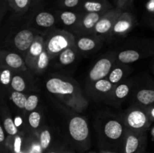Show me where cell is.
<instances>
[{"mask_svg":"<svg viewBox=\"0 0 154 153\" xmlns=\"http://www.w3.org/2000/svg\"><path fill=\"white\" fill-rule=\"evenodd\" d=\"M45 87L66 107L73 112L81 113L88 107V100L79 84L69 76L51 75L47 79Z\"/></svg>","mask_w":154,"mask_h":153,"instance_id":"obj_1","label":"cell"},{"mask_svg":"<svg viewBox=\"0 0 154 153\" xmlns=\"http://www.w3.org/2000/svg\"><path fill=\"white\" fill-rule=\"evenodd\" d=\"M68 132L72 144L78 149H88L90 146V134L86 118L81 116L71 117L68 124Z\"/></svg>","mask_w":154,"mask_h":153,"instance_id":"obj_2","label":"cell"},{"mask_svg":"<svg viewBox=\"0 0 154 153\" xmlns=\"http://www.w3.org/2000/svg\"><path fill=\"white\" fill-rule=\"evenodd\" d=\"M126 130L132 132H147L151 125L144 107L132 104L122 116Z\"/></svg>","mask_w":154,"mask_h":153,"instance_id":"obj_3","label":"cell"},{"mask_svg":"<svg viewBox=\"0 0 154 153\" xmlns=\"http://www.w3.org/2000/svg\"><path fill=\"white\" fill-rule=\"evenodd\" d=\"M75 34L67 30L51 31L45 38V50L53 58L58 56L63 50L75 44Z\"/></svg>","mask_w":154,"mask_h":153,"instance_id":"obj_4","label":"cell"},{"mask_svg":"<svg viewBox=\"0 0 154 153\" xmlns=\"http://www.w3.org/2000/svg\"><path fill=\"white\" fill-rule=\"evenodd\" d=\"M126 128L122 117H108L105 121L101 128L102 138L111 146H123V142L126 135Z\"/></svg>","mask_w":154,"mask_h":153,"instance_id":"obj_5","label":"cell"},{"mask_svg":"<svg viewBox=\"0 0 154 153\" xmlns=\"http://www.w3.org/2000/svg\"><path fill=\"white\" fill-rule=\"evenodd\" d=\"M116 63V52H109L102 56L93 64L87 77V86L99 80L107 78Z\"/></svg>","mask_w":154,"mask_h":153,"instance_id":"obj_6","label":"cell"},{"mask_svg":"<svg viewBox=\"0 0 154 153\" xmlns=\"http://www.w3.org/2000/svg\"><path fill=\"white\" fill-rule=\"evenodd\" d=\"M123 11L115 7L105 12L96 25L92 34L102 38L104 40L110 38L114 24Z\"/></svg>","mask_w":154,"mask_h":153,"instance_id":"obj_7","label":"cell"},{"mask_svg":"<svg viewBox=\"0 0 154 153\" xmlns=\"http://www.w3.org/2000/svg\"><path fill=\"white\" fill-rule=\"evenodd\" d=\"M147 132L127 130L122 146V153H145Z\"/></svg>","mask_w":154,"mask_h":153,"instance_id":"obj_8","label":"cell"},{"mask_svg":"<svg viewBox=\"0 0 154 153\" xmlns=\"http://www.w3.org/2000/svg\"><path fill=\"white\" fill-rule=\"evenodd\" d=\"M38 35V34L35 32V31L32 28H22L19 30L13 37L12 45L17 52L25 57L29 48Z\"/></svg>","mask_w":154,"mask_h":153,"instance_id":"obj_9","label":"cell"},{"mask_svg":"<svg viewBox=\"0 0 154 153\" xmlns=\"http://www.w3.org/2000/svg\"><path fill=\"white\" fill-rule=\"evenodd\" d=\"M114 87V84L111 83L107 78H105L87 86V92L96 101L106 103Z\"/></svg>","mask_w":154,"mask_h":153,"instance_id":"obj_10","label":"cell"},{"mask_svg":"<svg viewBox=\"0 0 154 153\" xmlns=\"http://www.w3.org/2000/svg\"><path fill=\"white\" fill-rule=\"evenodd\" d=\"M134 82L132 80H125L115 85L106 103L114 107H119L131 94Z\"/></svg>","mask_w":154,"mask_h":153,"instance_id":"obj_11","label":"cell"},{"mask_svg":"<svg viewBox=\"0 0 154 153\" xmlns=\"http://www.w3.org/2000/svg\"><path fill=\"white\" fill-rule=\"evenodd\" d=\"M75 46L80 53L91 54L98 50L104 39L94 34H75Z\"/></svg>","mask_w":154,"mask_h":153,"instance_id":"obj_12","label":"cell"},{"mask_svg":"<svg viewBox=\"0 0 154 153\" xmlns=\"http://www.w3.org/2000/svg\"><path fill=\"white\" fill-rule=\"evenodd\" d=\"M0 61L1 66L9 68L16 72H26L29 70L24 57L17 52L2 50Z\"/></svg>","mask_w":154,"mask_h":153,"instance_id":"obj_13","label":"cell"},{"mask_svg":"<svg viewBox=\"0 0 154 153\" xmlns=\"http://www.w3.org/2000/svg\"><path fill=\"white\" fill-rule=\"evenodd\" d=\"M135 24V18L132 13L123 11L116 21L110 38H120L128 34Z\"/></svg>","mask_w":154,"mask_h":153,"instance_id":"obj_14","label":"cell"},{"mask_svg":"<svg viewBox=\"0 0 154 153\" xmlns=\"http://www.w3.org/2000/svg\"><path fill=\"white\" fill-rule=\"evenodd\" d=\"M105 13L82 14L79 24L74 31V34H92L95 26Z\"/></svg>","mask_w":154,"mask_h":153,"instance_id":"obj_15","label":"cell"},{"mask_svg":"<svg viewBox=\"0 0 154 153\" xmlns=\"http://www.w3.org/2000/svg\"><path fill=\"white\" fill-rule=\"evenodd\" d=\"M113 8L108 0H83L77 10L81 14L105 13Z\"/></svg>","mask_w":154,"mask_h":153,"instance_id":"obj_16","label":"cell"},{"mask_svg":"<svg viewBox=\"0 0 154 153\" xmlns=\"http://www.w3.org/2000/svg\"><path fill=\"white\" fill-rule=\"evenodd\" d=\"M81 16L82 14L78 10L65 9L59 10L57 15V20L60 21V23L63 24L64 26L72 29L73 32L79 24Z\"/></svg>","mask_w":154,"mask_h":153,"instance_id":"obj_17","label":"cell"},{"mask_svg":"<svg viewBox=\"0 0 154 153\" xmlns=\"http://www.w3.org/2000/svg\"><path fill=\"white\" fill-rule=\"evenodd\" d=\"M45 50V38H44L42 35L38 34L35 38V40L30 47L29 48L28 51L26 53L25 62L26 66L29 70L30 67L32 65L34 62L39 57V56Z\"/></svg>","mask_w":154,"mask_h":153,"instance_id":"obj_18","label":"cell"},{"mask_svg":"<svg viewBox=\"0 0 154 153\" xmlns=\"http://www.w3.org/2000/svg\"><path fill=\"white\" fill-rule=\"evenodd\" d=\"M145 53H152V51H143L135 49H125L116 52V62L130 64L141 59Z\"/></svg>","mask_w":154,"mask_h":153,"instance_id":"obj_19","label":"cell"},{"mask_svg":"<svg viewBox=\"0 0 154 153\" xmlns=\"http://www.w3.org/2000/svg\"><path fill=\"white\" fill-rule=\"evenodd\" d=\"M154 104V86L142 87L134 94L133 104L147 107Z\"/></svg>","mask_w":154,"mask_h":153,"instance_id":"obj_20","label":"cell"},{"mask_svg":"<svg viewBox=\"0 0 154 153\" xmlns=\"http://www.w3.org/2000/svg\"><path fill=\"white\" fill-rule=\"evenodd\" d=\"M132 68L129 64L116 62L107 76V79L115 86L124 81L126 76L132 72Z\"/></svg>","mask_w":154,"mask_h":153,"instance_id":"obj_21","label":"cell"},{"mask_svg":"<svg viewBox=\"0 0 154 153\" xmlns=\"http://www.w3.org/2000/svg\"><path fill=\"white\" fill-rule=\"evenodd\" d=\"M57 16L49 11H40L35 14L33 17L34 23L39 28H52L57 22Z\"/></svg>","mask_w":154,"mask_h":153,"instance_id":"obj_22","label":"cell"},{"mask_svg":"<svg viewBox=\"0 0 154 153\" xmlns=\"http://www.w3.org/2000/svg\"><path fill=\"white\" fill-rule=\"evenodd\" d=\"M79 51L75 46V44L63 50L58 56V62L60 64L63 66L69 65L75 62L79 55Z\"/></svg>","mask_w":154,"mask_h":153,"instance_id":"obj_23","label":"cell"},{"mask_svg":"<svg viewBox=\"0 0 154 153\" xmlns=\"http://www.w3.org/2000/svg\"><path fill=\"white\" fill-rule=\"evenodd\" d=\"M2 125L6 134L9 136H14L19 134V129L14 123V120L8 113L7 107H2Z\"/></svg>","mask_w":154,"mask_h":153,"instance_id":"obj_24","label":"cell"},{"mask_svg":"<svg viewBox=\"0 0 154 153\" xmlns=\"http://www.w3.org/2000/svg\"><path fill=\"white\" fill-rule=\"evenodd\" d=\"M52 59L47 51L44 50L43 52L39 56L38 58L34 62L32 65L30 67L29 70L36 74H42L47 70L50 64V62Z\"/></svg>","mask_w":154,"mask_h":153,"instance_id":"obj_25","label":"cell"},{"mask_svg":"<svg viewBox=\"0 0 154 153\" xmlns=\"http://www.w3.org/2000/svg\"><path fill=\"white\" fill-rule=\"evenodd\" d=\"M11 91H17L26 93L28 90V81L24 72H16L10 86Z\"/></svg>","mask_w":154,"mask_h":153,"instance_id":"obj_26","label":"cell"},{"mask_svg":"<svg viewBox=\"0 0 154 153\" xmlns=\"http://www.w3.org/2000/svg\"><path fill=\"white\" fill-rule=\"evenodd\" d=\"M42 122H43V113L39 110H35L29 112L27 116V122L29 128L35 133H39L42 128Z\"/></svg>","mask_w":154,"mask_h":153,"instance_id":"obj_27","label":"cell"},{"mask_svg":"<svg viewBox=\"0 0 154 153\" xmlns=\"http://www.w3.org/2000/svg\"><path fill=\"white\" fill-rule=\"evenodd\" d=\"M51 141H52V134L49 128L45 126L40 130L38 133V143L40 145L42 152L45 153L50 149Z\"/></svg>","mask_w":154,"mask_h":153,"instance_id":"obj_28","label":"cell"},{"mask_svg":"<svg viewBox=\"0 0 154 153\" xmlns=\"http://www.w3.org/2000/svg\"><path fill=\"white\" fill-rule=\"evenodd\" d=\"M6 2L11 10L19 14L26 13L32 4V0H7Z\"/></svg>","mask_w":154,"mask_h":153,"instance_id":"obj_29","label":"cell"},{"mask_svg":"<svg viewBox=\"0 0 154 153\" xmlns=\"http://www.w3.org/2000/svg\"><path fill=\"white\" fill-rule=\"evenodd\" d=\"M27 96L28 94L24 92L17 91H11L10 92V100L14 103V104L19 109L24 110L25 109L26 102Z\"/></svg>","mask_w":154,"mask_h":153,"instance_id":"obj_30","label":"cell"},{"mask_svg":"<svg viewBox=\"0 0 154 153\" xmlns=\"http://www.w3.org/2000/svg\"><path fill=\"white\" fill-rule=\"evenodd\" d=\"M16 71L13 70L9 68L1 66V75H0V80L1 83L5 88H10L11 83L13 80Z\"/></svg>","mask_w":154,"mask_h":153,"instance_id":"obj_31","label":"cell"},{"mask_svg":"<svg viewBox=\"0 0 154 153\" xmlns=\"http://www.w3.org/2000/svg\"><path fill=\"white\" fill-rule=\"evenodd\" d=\"M38 101L39 98L37 94H29L27 96L26 102L25 109L23 110L25 113H29V112H32L35 110L37 109Z\"/></svg>","mask_w":154,"mask_h":153,"instance_id":"obj_32","label":"cell"},{"mask_svg":"<svg viewBox=\"0 0 154 153\" xmlns=\"http://www.w3.org/2000/svg\"><path fill=\"white\" fill-rule=\"evenodd\" d=\"M83 0H58L59 5L65 10H77Z\"/></svg>","mask_w":154,"mask_h":153,"instance_id":"obj_33","label":"cell"},{"mask_svg":"<svg viewBox=\"0 0 154 153\" xmlns=\"http://www.w3.org/2000/svg\"><path fill=\"white\" fill-rule=\"evenodd\" d=\"M12 137L11 142L8 144L11 149V151L14 153H20L21 149H22L23 146V137L20 134H17L14 136H11Z\"/></svg>","mask_w":154,"mask_h":153,"instance_id":"obj_34","label":"cell"},{"mask_svg":"<svg viewBox=\"0 0 154 153\" xmlns=\"http://www.w3.org/2000/svg\"><path fill=\"white\" fill-rule=\"evenodd\" d=\"M133 0H115L116 8L121 9L123 11H127L132 7Z\"/></svg>","mask_w":154,"mask_h":153,"instance_id":"obj_35","label":"cell"},{"mask_svg":"<svg viewBox=\"0 0 154 153\" xmlns=\"http://www.w3.org/2000/svg\"><path fill=\"white\" fill-rule=\"evenodd\" d=\"M145 109H146V111H147V115H148L149 118H150V121H151L152 122H154V104H153L150 105V106L145 107Z\"/></svg>","mask_w":154,"mask_h":153,"instance_id":"obj_36","label":"cell"},{"mask_svg":"<svg viewBox=\"0 0 154 153\" xmlns=\"http://www.w3.org/2000/svg\"><path fill=\"white\" fill-rule=\"evenodd\" d=\"M5 130L3 125H0V142H1L2 145H4L7 142V140H6V136H5Z\"/></svg>","mask_w":154,"mask_h":153,"instance_id":"obj_37","label":"cell"},{"mask_svg":"<svg viewBox=\"0 0 154 153\" xmlns=\"http://www.w3.org/2000/svg\"><path fill=\"white\" fill-rule=\"evenodd\" d=\"M65 149H66V148L64 146H56L55 148H51L45 153H63Z\"/></svg>","mask_w":154,"mask_h":153,"instance_id":"obj_38","label":"cell"},{"mask_svg":"<svg viewBox=\"0 0 154 153\" xmlns=\"http://www.w3.org/2000/svg\"><path fill=\"white\" fill-rule=\"evenodd\" d=\"M146 9L149 13L154 14V0H148L146 4Z\"/></svg>","mask_w":154,"mask_h":153,"instance_id":"obj_39","label":"cell"},{"mask_svg":"<svg viewBox=\"0 0 154 153\" xmlns=\"http://www.w3.org/2000/svg\"><path fill=\"white\" fill-rule=\"evenodd\" d=\"M14 123H15V124H16L17 127L19 128L20 126L22 125L23 119L20 116H17L16 118H15V119H14Z\"/></svg>","mask_w":154,"mask_h":153,"instance_id":"obj_40","label":"cell"},{"mask_svg":"<svg viewBox=\"0 0 154 153\" xmlns=\"http://www.w3.org/2000/svg\"><path fill=\"white\" fill-rule=\"evenodd\" d=\"M99 153H116L115 152H112L108 149H101Z\"/></svg>","mask_w":154,"mask_h":153,"instance_id":"obj_41","label":"cell"},{"mask_svg":"<svg viewBox=\"0 0 154 153\" xmlns=\"http://www.w3.org/2000/svg\"><path fill=\"white\" fill-rule=\"evenodd\" d=\"M63 153H74V152H72V150H70V149H65L64 151H63Z\"/></svg>","mask_w":154,"mask_h":153,"instance_id":"obj_42","label":"cell"},{"mask_svg":"<svg viewBox=\"0 0 154 153\" xmlns=\"http://www.w3.org/2000/svg\"><path fill=\"white\" fill-rule=\"evenodd\" d=\"M151 136H152V137H153V139L154 140V125L151 129Z\"/></svg>","mask_w":154,"mask_h":153,"instance_id":"obj_43","label":"cell"},{"mask_svg":"<svg viewBox=\"0 0 154 153\" xmlns=\"http://www.w3.org/2000/svg\"><path fill=\"white\" fill-rule=\"evenodd\" d=\"M32 3H38V2H42V0H32Z\"/></svg>","mask_w":154,"mask_h":153,"instance_id":"obj_44","label":"cell"},{"mask_svg":"<svg viewBox=\"0 0 154 153\" xmlns=\"http://www.w3.org/2000/svg\"><path fill=\"white\" fill-rule=\"evenodd\" d=\"M89 153H96V152H90Z\"/></svg>","mask_w":154,"mask_h":153,"instance_id":"obj_45","label":"cell"},{"mask_svg":"<svg viewBox=\"0 0 154 153\" xmlns=\"http://www.w3.org/2000/svg\"><path fill=\"white\" fill-rule=\"evenodd\" d=\"M153 73H154V62H153Z\"/></svg>","mask_w":154,"mask_h":153,"instance_id":"obj_46","label":"cell"},{"mask_svg":"<svg viewBox=\"0 0 154 153\" xmlns=\"http://www.w3.org/2000/svg\"><path fill=\"white\" fill-rule=\"evenodd\" d=\"M113 1H114V2H115V0H113Z\"/></svg>","mask_w":154,"mask_h":153,"instance_id":"obj_47","label":"cell"},{"mask_svg":"<svg viewBox=\"0 0 154 153\" xmlns=\"http://www.w3.org/2000/svg\"><path fill=\"white\" fill-rule=\"evenodd\" d=\"M153 27H154V21H153Z\"/></svg>","mask_w":154,"mask_h":153,"instance_id":"obj_48","label":"cell"},{"mask_svg":"<svg viewBox=\"0 0 154 153\" xmlns=\"http://www.w3.org/2000/svg\"><path fill=\"white\" fill-rule=\"evenodd\" d=\"M5 2H6V1H7V0H5Z\"/></svg>","mask_w":154,"mask_h":153,"instance_id":"obj_49","label":"cell"}]
</instances>
